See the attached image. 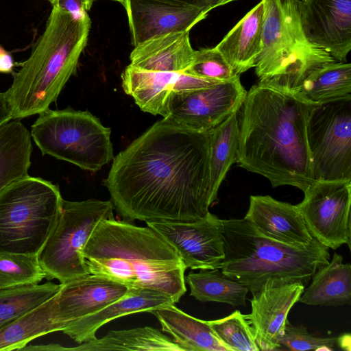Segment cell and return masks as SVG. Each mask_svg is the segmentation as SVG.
Listing matches in <instances>:
<instances>
[{
  "label": "cell",
  "instance_id": "obj_30",
  "mask_svg": "<svg viewBox=\"0 0 351 351\" xmlns=\"http://www.w3.org/2000/svg\"><path fill=\"white\" fill-rule=\"evenodd\" d=\"M351 95V64L335 61L322 67L304 83L295 97L321 104Z\"/></svg>",
  "mask_w": 351,
  "mask_h": 351
},
{
  "label": "cell",
  "instance_id": "obj_31",
  "mask_svg": "<svg viewBox=\"0 0 351 351\" xmlns=\"http://www.w3.org/2000/svg\"><path fill=\"white\" fill-rule=\"evenodd\" d=\"M60 287L61 283L48 281L0 290V330L52 297Z\"/></svg>",
  "mask_w": 351,
  "mask_h": 351
},
{
  "label": "cell",
  "instance_id": "obj_36",
  "mask_svg": "<svg viewBox=\"0 0 351 351\" xmlns=\"http://www.w3.org/2000/svg\"><path fill=\"white\" fill-rule=\"evenodd\" d=\"M53 7L66 11L75 16L88 14L95 0H48Z\"/></svg>",
  "mask_w": 351,
  "mask_h": 351
},
{
  "label": "cell",
  "instance_id": "obj_9",
  "mask_svg": "<svg viewBox=\"0 0 351 351\" xmlns=\"http://www.w3.org/2000/svg\"><path fill=\"white\" fill-rule=\"evenodd\" d=\"M110 200H62L58 219L37 255L48 280L65 283L90 274L82 250L97 224L114 218Z\"/></svg>",
  "mask_w": 351,
  "mask_h": 351
},
{
  "label": "cell",
  "instance_id": "obj_17",
  "mask_svg": "<svg viewBox=\"0 0 351 351\" xmlns=\"http://www.w3.org/2000/svg\"><path fill=\"white\" fill-rule=\"evenodd\" d=\"M300 282L266 285L253 293L252 311L247 318L252 326L259 350L280 349L288 314L304 290Z\"/></svg>",
  "mask_w": 351,
  "mask_h": 351
},
{
  "label": "cell",
  "instance_id": "obj_3",
  "mask_svg": "<svg viewBox=\"0 0 351 351\" xmlns=\"http://www.w3.org/2000/svg\"><path fill=\"white\" fill-rule=\"evenodd\" d=\"M90 274L128 288L163 292L175 303L186 291V269L175 248L156 230L114 218L101 220L82 250Z\"/></svg>",
  "mask_w": 351,
  "mask_h": 351
},
{
  "label": "cell",
  "instance_id": "obj_34",
  "mask_svg": "<svg viewBox=\"0 0 351 351\" xmlns=\"http://www.w3.org/2000/svg\"><path fill=\"white\" fill-rule=\"evenodd\" d=\"M184 73L219 82L228 81L238 75L215 47L195 50L192 64Z\"/></svg>",
  "mask_w": 351,
  "mask_h": 351
},
{
  "label": "cell",
  "instance_id": "obj_8",
  "mask_svg": "<svg viewBox=\"0 0 351 351\" xmlns=\"http://www.w3.org/2000/svg\"><path fill=\"white\" fill-rule=\"evenodd\" d=\"M30 135L43 155L97 172L114 158L111 130L88 111L49 108L38 114Z\"/></svg>",
  "mask_w": 351,
  "mask_h": 351
},
{
  "label": "cell",
  "instance_id": "obj_35",
  "mask_svg": "<svg viewBox=\"0 0 351 351\" xmlns=\"http://www.w3.org/2000/svg\"><path fill=\"white\" fill-rule=\"evenodd\" d=\"M338 341L339 337H316L303 326H293L287 320L280 344L289 350H332Z\"/></svg>",
  "mask_w": 351,
  "mask_h": 351
},
{
  "label": "cell",
  "instance_id": "obj_18",
  "mask_svg": "<svg viewBox=\"0 0 351 351\" xmlns=\"http://www.w3.org/2000/svg\"><path fill=\"white\" fill-rule=\"evenodd\" d=\"M128 287L106 277L88 274L61 283L56 293V314L62 330L123 297Z\"/></svg>",
  "mask_w": 351,
  "mask_h": 351
},
{
  "label": "cell",
  "instance_id": "obj_7",
  "mask_svg": "<svg viewBox=\"0 0 351 351\" xmlns=\"http://www.w3.org/2000/svg\"><path fill=\"white\" fill-rule=\"evenodd\" d=\"M58 185L29 175L0 191V254L37 256L60 213Z\"/></svg>",
  "mask_w": 351,
  "mask_h": 351
},
{
  "label": "cell",
  "instance_id": "obj_37",
  "mask_svg": "<svg viewBox=\"0 0 351 351\" xmlns=\"http://www.w3.org/2000/svg\"><path fill=\"white\" fill-rule=\"evenodd\" d=\"M173 3L191 6L208 13L217 7L223 5L236 0H165Z\"/></svg>",
  "mask_w": 351,
  "mask_h": 351
},
{
  "label": "cell",
  "instance_id": "obj_1",
  "mask_svg": "<svg viewBox=\"0 0 351 351\" xmlns=\"http://www.w3.org/2000/svg\"><path fill=\"white\" fill-rule=\"evenodd\" d=\"M210 131L163 118L112 160L103 180L114 209L143 221L192 222L209 213Z\"/></svg>",
  "mask_w": 351,
  "mask_h": 351
},
{
  "label": "cell",
  "instance_id": "obj_22",
  "mask_svg": "<svg viewBox=\"0 0 351 351\" xmlns=\"http://www.w3.org/2000/svg\"><path fill=\"white\" fill-rule=\"evenodd\" d=\"M264 15L261 0L215 47L237 75L255 66L261 50Z\"/></svg>",
  "mask_w": 351,
  "mask_h": 351
},
{
  "label": "cell",
  "instance_id": "obj_10",
  "mask_svg": "<svg viewBox=\"0 0 351 351\" xmlns=\"http://www.w3.org/2000/svg\"><path fill=\"white\" fill-rule=\"evenodd\" d=\"M307 141L315 181H351V95L316 106Z\"/></svg>",
  "mask_w": 351,
  "mask_h": 351
},
{
  "label": "cell",
  "instance_id": "obj_32",
  "mask_svg": "<svg viewBox=\"0 0 351 351\" xmlns=\"http://www.w3.org/2000/svg\"><path fill=\"white\" fill-rule=\"evenodd\" d=\"M46 278L37 256L0 254V290L39 284Z\"/></svg>",
  "mask_w": 351,
  "mask_h": 351
},
{
  "label": "cell",
  "instance_id": "obj_12",
  "mask_svg": "<svg viewBox=\"0 0 351 351\" xmlns=\"http://www.w3.org/2000/svg\"><path fill=\"white\" fill-rule=\"evenodd\" d=\"M247 93L239 75L209 88L172 92L162 117L195 132H209L239 112Z\"/></svg>",
  "mask_w": 351,
  "mask_h": 351
},
{
  "label": "cell",
  "instance_id": "obj_6",
  "mask_svg": "<svg viewBox=\"0 0 351 351\" xmlns=\"http://www.w3.org/2000/svg\"><path fill=\"white\" fill-rule=\"evenodd\" d=\"M264 1L261 50L254 66L258 84L295 96L312 74L337 60L304 36L300 0Z\"/></svg>",
  "mask_w": 351,
  "mask_h": 351
},
{
  "label": "cell",
  "instance_id": "obj_29",
  "mask_svg": "<svg viewBox=\"0 0 351 351\" xmlns=\"http://www.w3.org/2000/svg\"><path fill=\"white\" fill-rule=\"evenodd\" d=\"M190 287V295L199 302L226 303L232 306H245L248 289L224 276L220 269H202L184 276Z\"/></svg>",
  "mask_w": 351,
  "mask_h": 351
},
{
  "label": "cell",
  "instance_id": "obj_4",
  "mask_svg": "<svg viewBox=\"0 0 351 351\" xmlns=\"http://www.w3.org/2000/svg\"><path fill=\"white\" fill-rule=\"evenodd\" d=\"M91 27L88 14L75 16L53 7L42 35L29 57L13 74L4 92L12 119L40 114L56 102L70 77L77 71Z\"/></svg>",
  "mask_w": 351,
  "mask_h": 351
},
{
  "label": "cell",
  "instance_id": "obj_13",
  "mask_svg": "<svg viewBox=\"0 0 351 351\" xmlns=\"http://www.w3.org/2000/svg\"><path fill=\"white\" fill-rule=\"evenodd\" d=\"M176 250L186 269H221L225 258L221 219L210 212L192 222L147 221Z\"/></svg>",
  "mask_w": 351,
  "mask_h": 351
},
{
  "label": "cell",
  "instance_id": "obj_39",
  "mask_svg": "<svg viewBox=\"0 0 351 351\" xmlns=\"http://www.w3.org/2000/svg\"><path fill=\"white\" fill-rule=\"evenodd\" d=\"M12 119V113L4 92H0V128Z\"/></svg>",
  "mask_w": 351,
  "mask_h": 351
},
{
  "label": "cell",
  "instance_id": "obj_15",
  "mask_svg": "<svg viewBox=\"0 0 351 351\" xmlns=\"http://www.w3.org/2000/svg\"><path fill=\"white\" fill-rule=\"evenodd\" d=\"M120 3L126 11L134 47L169 33L189 32L208 14L165 0H123Z\"/></svg>",
  "mask_w": 351,
  "mask_h": 351
},
{
  "label": "cell",
  "instance_id": "obj_38",
  "mask_svg": "<svg viewBox=\"0 0 351 351\" xmlns=\"http://www.w3.org/2000/svg\"><path fill=\"white\" fill-rule=\"evenodd\" d=\"M14 62L12 54L0 45V73L14 74Z\"/></svg>",
  "mask_w": 351,
  "mask_h": 351
},
{
  "label": "cell",
  "instance_id": "obj_24",
  "mask_svg": "<svg viewBox=\"0 0 351 351\" xmlns=\"http://www.w3.org/2000/svg\"><path fill=\"white\" fill-rule=\"evenodd\" d=\"M298 302L311 306H338L351 304V265L343 263L334 253L332 260L320 266Z\"/></svg>",
  "mask_w": 351,
  "mask_h": 351
},
{
  "label": "cell",
  "instance_id": "obj_23",
  "mask_svg": "<svg viewBox=\"0 0 351 351\" xmlns=\"http://www.w3.org/2000/svg\"><path fill=\"white\" fill-rule=\"evenodd\" d=\"M162 330L171 335L182 351H229L212 330L209 321L195 318L171 304L149 311Z\"/></svg>",
  "mask_w": 351,
  "mask_h": 351
},
{
  "label": "cell",
  "instance_id": "obj_16",
  "mask_svg": "<svg viewBox=\"0 0 351 351\" xmlns=\"http://www.w3.org/2000/svg\"><path fill=\"white\" fill-rule=\"evenodd\" d=\"M124 92L145 112L163 116L172 92L206 88L222 82L197 77L184 72L148 71L129 64L121 75Z\"/></svg>",
  "mask_w": 351,
  "mask_h": 351
},
{
  "label": "cell",
  "instance_id": "obj_14",
  "mask_svg": "<svg viewBox=\"0 0 351 351\" xmlns=\"http://www.w3.org/2000/svg\"><path fill=\"white\" fill-rule=\"evenodd\" d=\"M300 18L307 40L346 62L351 49V0H300Z\"/></svg>",
  "mask_w": 351,
  "mask_h": 351
},
{
  "label": "cell",
  "instance_id": "obj_20",
  "mask_svg": "<svg viewBox=\"0 0 351 351\" xmlns=\"http://www.w3.org/2000/svg\"><path fill=\"white\" fill-rule=\"evenodd\" d=\"M176 304L169 295L147 288H128L121 298L99 311L68 324L62 332L80 344L97 339L100 327L117 318Z\"/></svg>",
  "mask_w": 351,
  "mask_h": 351
},
{
  "label": "cell",
  "instance_id": "obj_11",
  "mask_svg": "<svg viewBox=\"0 0 351 351\" xmlns=\"http://www.w3.org/2000/svg\"><path fill=\"white\" fill-rule=\"evenodd\" d=\"M304 193L296 206L313 238L332 250L350 248L351 181L315 180Z\"/></svg>",
  "mask_w": 351,
  "mask_h": 351
},
{
  "label": "cell",
  "instance_id": "obj_27",
  "mask_svg": "<svg viewBox=\"0 0 351 351\" xmlns=\"http://www.w3.org/2000/svg\"><path fill=\"white\" fill-rule=\"evenodd\" d=\"M32 152L30 133L19 120L0 128V191L28 175Z\"/></svg>",
  "mask_w": 351,
  "mask_h": 351
},
{
  "label": "cell",
  "instance_id": "obj_5",
  "mask_svg": "<svg viewBox=\"0 0 351 351\" xmlns=\"http://www.w3.org/2000/svg\"><path fill=\"white\" fill-rule=\"evenodd\" d=\"M225 258L221 271L252 294L266 285H306L317 269L330 261L328 247L316 239L293 246L261 233L247 219H221Z\"/></svg>",
  "mask_w": 351,
  "mask_h": 351
},
{
  "label": "cell",
  "instance_id": "obj_41",
  "mask_svg": "<svg viewBox=\"0 0 351 351\" xmlns=\"http://www.w3.org/2000/svg\"><path fill=\"white\" fill-rule=\"evenodd\" d=\"M111 1H117V2L121 3V2L122 1H123V0H111Z\"/></svg>",
  "mask_w": 351,
  "mask_h": 351
},
{
  "label": "cell",
  "instance_id": "obj_26",
  "mask_svg": "<svg viewBox=\"0 0 351 351\" xmlns=\"http://www.w3.org/2000/svg\"><path fill=\"white\" fill-rule=\"evenodd\" d=\"M64 350L182 351L178 344L160 330L151 326L110 330L101 338L80 343Z\"/></svg>",
  "mask_w": 351,
  "mask_h": 351
},
{
  "label": "cell",
  "instance_id": "obj_21",
  "mask_svg": "<svg viewBox=\"0 0 351 351\" xmlns=\"http://www.w3.org/2000/svg\"><path fill=\"white\" fill-rule=\"evenodd\" d=\"M195 51L189 32H171L134 47L130 64L148 71L182 73L192 64Z\"/></svg>",
  "mask_w": 351,
  "mask_h": 351
},
{
  "label": "cell",
  "instance_id": "obj_40",
  "mask_svg": "<svg viewBox=\"0 0 351 351\" xmlns=\"http://www.w3.org/2000/svg\"><path fill=\"white\" fill-rule=\"evenodd\" d=\"M339 341L338 346L344 350L350 349V334H344L341 336L338 337Z\"/></svg>",
  "mask_w": 351,
  "mask_h": 351
},
{
  "label": "cell",
  "instance_id": "obj_2",
  "mask_svg": "<svg viewBox=\"0 0 351 351\" xmlns=\"http://www.w3.org/2000/svg\"><path fill=\"white\" fill-rule=\"evenodd\" d=\"M317 105L254 85L239 109L238 165L265 177L273 187L290 185L304 192L315 182L307 127Z\"/></svg>",
  "mask_w": 351,
  "mask_h": 351
},
{
  "label": "cell",
  "instance_id": "obj_19",
  "mask_svg": "<svg viewBox=\"0 0 351 351\" xmlns=\"http://www.w3.org/2000/svg\"><path fill=\"white\" fill-rule=\"evenodd\" d=\"M244 218L263 234L288 245L306 246L313 239L297 206L269 195H251Z\"/></svg>",
  "mask_w": 351,
  "mask_h": 351
},
{
  "label": "cell",
  "instance_id": "obj_28",
  "mask_svg": "<svg viewBox=\"0 0 351 351\" xmlns=\"http://www.w3.org/2000/svg\"><path fill=\"white\" fill-rule=\"evenodd\" d=\"M239 145L238 112L210 131V192L215 202L218 191L230 167L237 160Z\"/></svg>",
  "mask_w": 351,
  "mask_h": 351
},
{
  "label": "cell",
  "instance_id": "obj_25",
  "mask_svg": "<svg viewBox=\"0 0 351 351\" xmlns=\"http://www.w3.org/2000/svg\"><path fill=\"white\" fill-rule=\"evenodd\" d=\"M56 314V293L0 330V350H21L32 340L62 330Z\"/></svg>",
  "mask_w": 351,
  "mask_h": 351
},
{
  "label": "cell",
  "instance_id": "obj_33",
  "mask_svg": "<svg viewBox=\"0 0 351 351\" xmlns=\"http://www.w3.org/2000/svg\"><path fill=\"white\" fill-rule=\"evenodd\" d=\"M210 326L219 341L229 351L259 350L252 326L247 315L237 310L230 315L209 321Z\"/></svg>",
  "mask_w": 351,
  "mask_h": 351
}]
</instances>
